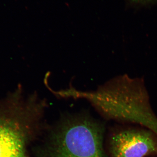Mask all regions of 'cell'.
Instances as JSON below:
<instances>
[{
    "label": "cell",
    "instance_id": "2",
    "mask_svg": "<svg viewBox=\"0 0 157 157\" xmlns=\"http://www.w3.org/2000/svg\"><path fill=\"white\" fill-rule=\"evenodd\" d=\"M0 117V157H29L27 135L18 124Z\"/></svg>",
    "mask_w": 157,
    "mask_h": 157
},
{
    "label": "cell",
    "instance_id": "1",
    "mask_svg": "<svg viewBox=\"0 0 157 157\" xmlns=\"http://www.w3.org/2000/svg\"><path fill=\"white\" fill-rule=\"evenodd\" d=\"M112 157H145L157 154V139L151 131L127 130L113 135L109 140Z\"/></svg>",
    "mask_w": 157,
    "mask_h": 157
},
{
    "label": "cell",
    "instance_id": "3",
    "mask_svg": "<svg viewBox=\"0 0 157 157\" xmlns=\"http://www.w3.org/2000/svg\"><path fill=\"white\" fill-rule=\"evenodd\" d=\"M137 2L140 4H147L149 3L154 2L157 0H137Z\"/></svg>",
    "mask_w": 157,
    "mask_h": 157
}]
</instances>
